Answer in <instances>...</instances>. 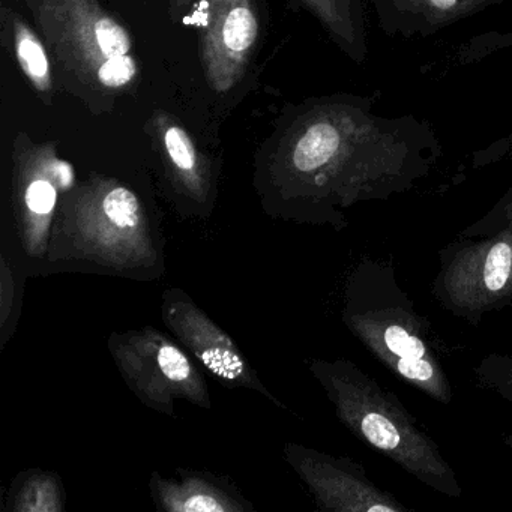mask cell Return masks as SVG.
Masks as SVG:
<instances>
[{
	"mask_svg": "<svg viewBox=\"0 0 512 512\" xmlns=\"http://www.w3.org/2000/svg\"><path fill=\"white\" fill-rule=\"evenodd\" d=\"M442 157L427 119L379 115L371 97L334 94L293 110L265 173L290 217L340 232L347 209L410 193Z\"/></svg>",
	"mask_w": 512,
	"mask_h": 512,
	"instance_id": "cell-1",
	"label": "cell"
},
{
	"mask_svg": "<svg viewBox=\"0 0 512 512\" xmlns=\"http://www.w3.org/2000/svg\"><path fill=\"white\" fill-rule=\"evenodd\" d=\"M341 320L392 374L448 406L454 386L431 341V323L401 289L392 257H365L344 289Z\"/></svg>",
	"mask_w": 512,
	"mask_h": 512,
	"instance_id": "cell-2",
	"label": "cell"
},
{
	"mask_svg": "<svg viewBox=\"0 0 512 512\" xmlns=\"http://www.w3.org/2000/svg\"><path fill=\"white\" fill-rule=\"evenodd\" d=\"M46 41L61 86L91 112H112L140 79L134 38L100 0H20Z\"/></svg>",
	"mask_w": 512,
	"mask_h": 512,
	"instance_id": "cell-3",
	"label": "cell"
},
{
	"mask_svg": "<svg viewBox=\"0 0 512 512\" xmlns=\"http://www.w3.org/2000/svg\"><path fill=\"white\" fill-rule=\"evenodd\" d=\"M308 370L325 391L341 424L404 472L443 496L460 499L463 488L433 437L400 398L355 362L308 359Z\"/></svg>",
	"mask_w": 512,
	"mask_h": 512,
	"instance_id": "cell-4",
	"label": "cell"
},
{
	"mask_svg": "<svg viewBox=\"0 0 512 512\" xmlns=\"http://www.w3.org/2000/svg\"><path fill=\"white\" fill-rule=\"evenodd\" d=\"M52 253L91 260L119 272H136L157 263L151 220L136 191L109 176L92 175L62 199L53 229Z\"/></svg>",
	"mask_w": 512,
	"mask_h": 512,
	"instance_id": "cell-5",
	"label": "cell"
},
{
	"mask_svg": "<svg viewBox=\"0 0 512 512\" xmlns=\"http://www.w3.org/2000/svg\"><path fill=\"white\" fill-rule=\"evenodd\" d=\"M431 295L443 310L472 326L512 305V221L494 235H458L445 245Z\"/></svg>",
	"mask_w": 512,
	"mask_h": 512,
	"instance_id": "cell-6",
	"label": "cell"
},
{
	"mask_svg": "<svg viewBox=\"0 0 512 512\" xmlns=\"http://www.w3.org/2000/svg\"><path fill=\"white\" fill-rule=\"evenodd\" d=\"M109 350L128 388L145 406L175 416V401L211 409L208 383L187 350L146 326L112 334Z\"/></svg>",
	"mask_w": 512,
	"mask_h": 512,
	"instance_id": "cell-7",
	"label": "cell"
},
{
	"mask_svg": "<svg viewBox=\"0 0 512 512\" xmlns=\"http://www.w3.org/2000/svg\"><path fill=\"white\" fill-rule=\"evenodd\" d=\"M76 185L73 164L55 143L34 142L19 133L13 145V208L23 250L32 257L49 253L62 199Z\"/></svg>",
	"mask_w": 512,
	"mask_h": 512,
	"instance_id": "cell-8",
	"label": "cell"
},
{
	"mask_svg": "<svg viewBox=\"0 0 512 512\" xmlns=\"http://www.w3.org/2000/svg\"><path fill=\"white\" fill-rule=\"evenodd\" d=\"M161 316L182 347L221 385L259 392L284 409L283 403L263 385L238 344L184 290L169 289L163 293Z\"/></svg>",
	"mask_w": 512,
	"mask_h": 512,
	"instance_id": "cell-9",
	"label": "cell"
},
{
	"mask_svg": "<svg viewBox=\"0 0 512 512\" xmlns=\"http://www.w3.org/2000/svg\"><path fill=\"white\" fill-rule=\"evenodd\" d=\"M284 458L325 512H412L400 499L368 478L349 457H335L299 443L284 445Z\"/></svg>",
	"mask_w": 512,
	"mask_h": 512,
	"instance_id": "cell-10",
	"label": "cell"
},
{
	"mask_svg": "<svg viewBox=\"0 0 512 512\" xmlns=\"http://www.w3.org/2000/svg\"><path fill=\"white\" fill-rule=\"evenodd\" d=\"M200 61L212 91L227 94L244 79L260 38L256 0H203Z\"/></svg>",
	"mask_w": 512,
	"mask_h": 512,
	"instance_id": "cell-11",
	"label": "cell"
},
{
	"mask_svg": "<svg viewBox=\"0 0 512 512\" xmlns=\"http://www.w3.org/2000/svg\"><path fill=\"white\" fill-rule=\"evenodd\" d=\"M377 28L389 38L424 40L512 0H368Z\"/></svg>",
	"mask_w": 512,
	"mask_h": 512,
	"instance_id": "cell-12",
	"label": "cell"
},
{
	"mask_svg": "<svg viewBox=\"0 0 512 512\" xmlns=\"http://www.w3.org/2000/svg\"><path fill=\"white\" fill-rule=\"evenodd\" d=\"M148 128L176 193L194 203L197 208L211 205L214 197L211 163L200 151L187 128L175 116L166 112H155Z\"/></svg>",
	"mask_w": 512,
	"mask_h": 512,
	"instance_id": "cell-13",
	"label": "cell"
},
{
	"mask_svg": "<svg viewBox=\"0 0 512 512\" xmlns=\"http://www.w3.org/2000/svg\"><path fill=\"white\" fill-rule=\"evenodd\" d=\"M149 490L155 505L167 512H248L254 509L226 478L197 470L179 469L172 478L154 473Z\"/></svg>",
	"mask_w": 512,
	"mask_h": 512,
	"instance_id": "cell-14",
	"label": "cell"
},
{
	"mask_svg": "<svg viewBox=\"0 0 512 512\" xmlns=\"http://www.w3.org/2000/svg\"><path fill=\"white\" fill-rule=\"evenodd\" d=\"M0 40L19 65L35 94L50 106L55 98V65L46 41L25 17L7 4L0 7Z\"/></svg>",
	"mask_w": 512,
	"mask_h": 512,
	"instance_id": "cell-15",
	"label": "cell"
},
{
	"mask_svg": "<svg viewBox=\"0 0 512 512\" xmlns=\"http://www.w3.org/2000/svg\"><path fill=\"white\" fill-rule=\"evenodd\" d=\"M355 64L368 58L364 0H298Z\"/></svg>",
	"mask_w": 512,
	"mask_h": 512,
	"instance_id": "cell-16",
	"label": "cell"
},
{
	"mask_svg": "<svg viewBox=\"0 0 512 512\" xmlns=\"http://www.w3.org/2000/svg\"><path fill=\"white\" fill-rule=\"evenodd\" d=\"M512 49V29L509 31H488L475 35L461 43L451 56V64L458 67L479 64L496 53ZM512 160V131L494 140L485 148L478 149L472 155L473 169H485L503 161Z\"/></svg>",
	"mask_w": 512,
	"mask_h": 512,
	"instance_id": "cell-17",
	"label": "cell"
},
{
	"mask_svg": "<svg viewBox=\"0 0 512 512\" xmlns=\"http://www.w3.org/2000/svg\"><path fill=\"white\" fill-rule=\"evenodd\" d=\"M7 509L13 512H62L65 490L53 472L32 469L20 473L11 485Z\"/></svg>",
	"mask_w": 512,
	"mask_h": 512,
	"instance_id": "cell-18",
	"label": "cell"
},
{
	"mask_svg": "<svg viewBox=\"0 0 512 512\" xmlns=\"http://www.w3.org/2000/svg\"><path fill=\"white\" fill-rule=\"evenodd\" d=\"M476 385L512 403V355L490 353L473 368Z\"/></svg>",
	"mask_w": 512,
	"mask_h": 512,
	"instance_id": "cell-19",
	"label": "cell"
},
{
	"mask_svg": "<svg viewBox=\"0 0 512 512\" xmlns=\"http://www.w3.org/2000/svg\"><path fill=\"white\" fill-rule=\"evenodd\" d=\"M17 280L14 265L7 253L0 257V347L4 349L14 334V323L17 322Z\"/></svg>",
	"mask_w": 512,
	"mask_h": 512,
	"instance_id": "cell-20",
	"label": "cell"
},
{
	"mask_svg": "<svg viewBox=\"0 0 512 512\" xmlns=\"http://www.w3.org/2000/svg\"><path fill=\"white\" fill-rule=\"evenodd\" d=\"M512 221V185L506 190V193L497 200L496 205L479 218L476 223L470 224L469 227L460 233V236L466 238H485V236L494 235L500 232L503 227L508 226Z\"/></svg>",
	"mask_w": 512,
	"mask_h": 512,
	"instance_id": "cell-21",
	"label": "cell"
},
{
	"mask_svg": "<svg viewBox=\"0 0 512 512\" xmlns=\"http://www.w3.org/2000/svg\"><path fill=\"white\" fill-rule=\"evenodd\" d=\"M199 0H166L170 19L175 23H181L193 10Z\"/></svg>",
	"mask_w": 512,
	"mask_h": 512,
	"instance_id": "cell-22",
	"label": "cell"
},
{
	"mask_svg": "<svg viewBox=\"0 0 512 512\" xmlns=\"http://www.w3.org/2000/svg\"><path fill=\"white\" fill-rule=\"evenodd\" d=\"M503 445L506 446V448L509 449V451L512 452V433L506 434L505 437L502 439Z\"/></svg>",
	"mask_w": 512,
	"mask_h": 512,
	"instance_id": "cell-23",
	"label": "cell"
}]
</instances>
